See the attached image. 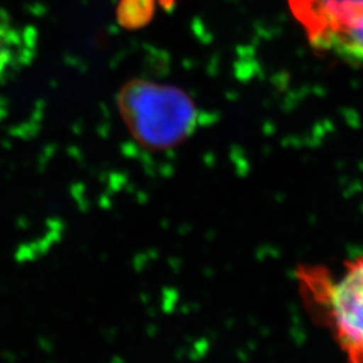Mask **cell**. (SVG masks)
<instances>
[{"mask_svg":"<svg viewBox=\"0 0 363 363\" xmlns=\"http://www.w3.org/2000/svg\"><path fill=\"white\" fill-rule=\"evenodd\" d=\"M303 295L347 363H363V255L335 274L323 265L298 273Z\"/></svg>","mask_w":363,"mask_h":363,"instance_id":"cell-1","label":"cell"},{"mask_svg":"<svg viewBox=\"0 0 363 363\" xmlns=\"http://www.w3.org/2000/svg\"><path fill=\"white\" fill-rule=\"evenodd\" d=\"M117 106L130 136L152 151L186 142L198 124L196 106L186 91L150 79L127 82L117 94Z\"/></svg>","mask_w":363,"mask_h":363,"instance_id":"cell-2","label":"cell"},{"mask_svg":"<svg viewBox=\"0 0 363 363\" xmlns=\"http://www.w3.org/2000/svg\"><path fill=\"white\" fill-rule=\"evenodd\" d=\"M315 52L363 66V0H288Z\"/></svg>","mask_w":363,"mask_h":363,"instance_id":"cell-3","label":"cell"},{"mask_svg":"<svg viewBox=\"0 0 363 363\" xmlns=\"http://www.w3.org/2000/svg\"><path fill=\"white\" fill-rule=\"evenodd\" d=\"M23 37L11 19L0 10V79L23 60Z\"/></svg>","mask_w":363,"mask_h":363,"instance_id":"cell-4","label":"cell"},{"mask_svg":"<svg viewBox=\"0 0 363 363\" xmlns=\"http://www.w3.org/2000/svg\"><path fill=\"white\" fill-rule=\"evenodd\" d=\"M175 1H177V0H157V3H159L160 6H163V7H166V9L172 7V6L175 4Z\"/></svg>","mask_w":363,"mask_h":363,"instance_id":"cell-5","label":"cell"}]
</instances>
